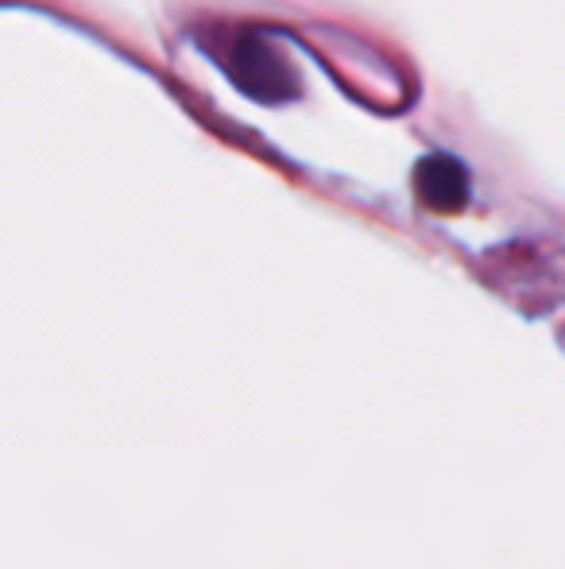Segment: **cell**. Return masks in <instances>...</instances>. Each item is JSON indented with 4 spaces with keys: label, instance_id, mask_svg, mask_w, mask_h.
I'll list each match as a JSON object with an SVG mask.
<instances>
[{
    "label": "cell",
    "instance_id": "2",
    "mask_svg": "<svg viewBox=\"0 0 565 569\" xmlns=\"http://www.w3.org/2000/svg\"><path fill=\"white\" fill-rule=\"evenodd\" d=\"M415 187H418V198H423L434 213H457L461 206L468 202V171L453 156H445V151L426 156L423 163H418Z\"/></svg>",
    "mask_w": 565,
    "mask_h": 569
},
{
    "label": "cell",
    "instance_id": "1",
    "mask_svg": "<svg viewBox=\"0 0 565 569\" xmlns=\"http://www.w3.org/2000/svg\"><path fill=\"white\" fill-rule=\"evenodd\" d=\"M229 70L241 82V90H249L252 98L280 101L283 93H291V74H286L283 59L264 43L260 36H244L229 54Z\"/></svg>",
    "mask_w": 565,
    "mask_h": 569
}]
</instances>
